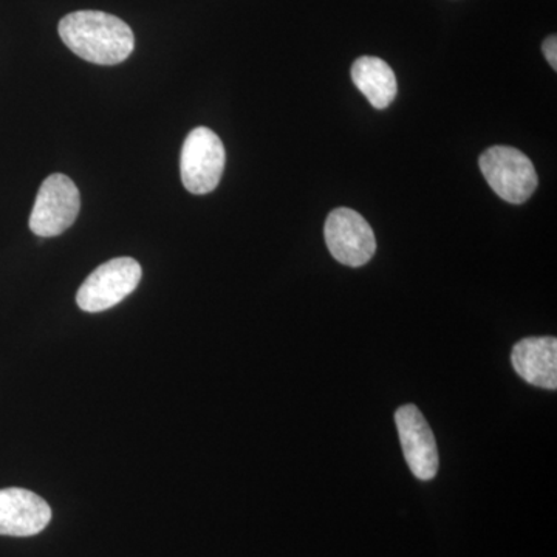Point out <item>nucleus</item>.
Here are the masks:
<instances>
[{"label": "nucleus", "mask_w": 557, "mask_h": 557, "mask_svg": "<svg viewBox=\"0 0 557 557\" xmlns=\"http://www.w3.org/2000/svg\"><path fill=\"white\" fill-rule=\"evenodd\" d=\"M58 30L62 42L91 64H121L131 57L135 47L129 25L102 11L70 13L60 22Z\"/></svg>", "instance_id": "nucleus-1"}, {"label": "nucleus", "mask_w": 557, "mask_h": 557, "mask_svg": "<svg viewBox=\"0 0 557 557\" xmlns=\"http://www.w3.org/2000/svg\"><path fill=\"white\" fill-rule=\"evenodd\" d=\"M487 185L508 203H525L537 188V172L525 153L509 146H493L480 156Z\"/></svg>", "instance_id": "nucleus-2"}, {"label": "nucleus", "mask_w": 557, "mask_h": 557, "mask_svg": "<svg viewBox=\"0 0 557 557\" xmlns=\"http://www.w3.org/2000/svg\"><path fill=\"white\" fill-rule=\"evenodd\" d=\"M226 152L222 139L208 127L190 131L180 157L182 182L190 194L205 196L218 188L225 171Z\"/></svg>", "instance_id": "nucleus-3"}, {"label": "nucleus", "mask_w": 557, "mask_h": 557, "mask_svg": "<svg viewBox=\"0 0 557 557\" xmlns=\"http://www.w3.org/2000/svg\"><path fill=\"white\" fill-rule=\"evenodd\" d=\"M141 265L132 258H116L98 267L81 285L76 304L87 313H100L119 306L137 289Z\"/></svg>", "instance_id": "nucleus-4"}, {"label": "nucleus", "mask_w": 557, "mask_h": 557, "mask_svg": "<svg viewBox=\"0 0 557 557\" xmlns=\"http://www.w3.org/2000/svg\"><path fill=\"white\" fill-rule=\"evenodd\" d=\"M78 186L64 174H53L40 185L30 215V230L39 237H57L78 219Z\"/></svg>", "instance_id": "nucleus-5"}, {"label": "nucleus", "mask_w": 557, "mask_h": 557, "mask_svg": "<svg viewBox=\"0 0 557 557\" xmlns=\"http://www.w3.org/2000/svg\"><path fill=\"white\" fill-rule=\"evenodd\" d=\"M325 244L333 258L347 267H362L373 258L376 239L372 226L354 209L330 212L324 228Z\"/></svg>", "instance_id": "nucleus-6"}, {"label": "nucleus", "mask_w": 557, "mask_h": 557, "mask_svg": "<svg viewBox=\"0 0 557 557\" xmlns=\"http://www.w3.org/2000/svg\"><path fill=\"white\" fill-rule=\"evenodd\" d=\"M395 423L412 474L423 482L434 479L438 471V449L426 418L417 406L408 405L395 412Z\"/></svg>", "instance_id": "nucleus-7"}, {"label": "nucleus", "mask_w": 557, "mask_h": 557, "mask_svg": "<svg viewBox=\"0 0 557 557\" xmlns=\"http://www.w3.org/2000/svg\"><path fill=\"white\" fill-rule=\"evenodd\" d=\"M51 520L50 505L24 487L0 490V536H36Z\"/></svg>", "instance_id": "nucleus-8"}, {"label": "nucleus", "mask_w": 557, "mask_h": 557, "mask_svg": "<svg viewBox=\"0 0 557 557\" xmlns=\"http://www.w3.org/2000/svg\"><path fill=\"white\" fill-rule=\"evenodd\" d=\"M512 368L531 386L557 388V339L552 336L525 338L512 348Z\"/></svg>", "instance_id": "nucleus-9"}, {"label": "nucleus", "mask_w": 557, "mask_h": 557, "mask_svg": "<svg viewBox=\"0 0 557 557\" xmlns=\"http://www.w3.org/2000/svg\"><path fill=\"white\" fill-rule=\"evenodd\" d=\"M351 81L375 109H387L397 97L398 84L394 70L380 58H358L351 65Z\"/></svg>", "instance_id": "nucleus-10"}, {"label": "nucleus", "mask_w": 557, "mask_h": 557, "mask_svg": "<svg viewBox=\"0 0 557 557\" xmlns=\"http://www.w3.org/2000/svg\"><path fill=\"white\" fill-rule=\"evenodd\" d=\"M542 51H544L545 58H547L548 64L552 65L553 70H557V38L555 35L548 36L544 40Z\"/></svg>", "instance_id": "nucleus-11"}]
</instances>
